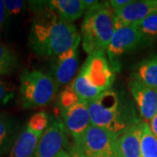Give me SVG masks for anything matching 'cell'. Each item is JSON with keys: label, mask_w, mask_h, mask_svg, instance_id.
Masks as SVG:
<instances>
[{"label": "cell", "mask_w": 157, "mask_h": 157, "mask_svg": "<svg viewBox=\"0 0 157 157\" xmlns=\"http://www.w3.org/2000/svg\"><path fill=\"white\" fill-rule=\"evenodd\" d=\"M33 18L29 34V45L41 58H50L68 51L79 34L73 23L64 20L49 1H29Z\"/></svg>", "instance_id": "6da1fadb"}, {"label": "cell", "mask_w": 157, "mask_h": 157, "mask_svg": "<svg viewBox=\"0 0 157 157\" xmlns=\"http://www.w3.org/2000/svg\"><path fill=\"white\" fill-rule=\"evenodd\" d=\"M135 107V101L125 92L111 88L88 102L91 123L119 138L131 127L142 121Z\"/></svg>", "instance_id": "7a4b0ae2"}, {"label": "cell", "mask_w": 157, "mask_h": 157, "mask_svg": "<svg viewBox=\"0 0 157 157\" xmlns=\"http://www.w3.org/2000/svg\"><path fill=\"white\" fill-rule=\"evenodd\" d=\"M115 29V13L108 1L90 7L85 12L80 28L83 50L88 55L106 52Z\"/></svg>", "instance_id": "3957f363"}, {"label": "cell", "mask_w": 157, "mask_h": 157, "mask_svg": "<svg viewBox=\"0 0 157 157\" xmlns=\"http://www.w3.org/2000/svg\"><path fill=\"white\" fill-rule=\"evenodd\" d=\"M114 79L106 52H97L88 55L70 86L81 101L90 102L111 89Z\"/></svg>", "instance_id": "277c9868"}, {"label": "cell", "mask_w": 157, "mask_h": 157, "mask_svg": "<svg viewBox=\"0 0 157 157\" xmlns=\"http://www.w3.org/2000/svg\"><path fill=\"white\" fill-rule=\"evenodd\" d=\"M19 79V101L24 109L45 107L54 100L58 83L51 74L37 69H26Z\"/></svg>", "instance_id": "5b68a950"}, {"label": "cell", "mask_w": 157, "mask_h": 157, "mask_svg": "<svg viewBox=\"0 0 157 157\" xmlns=\"http://www.w3.org/2000/svg\"><path fill=\"white\" fill-rule=\"evenodd\" d=\"M149 45L151 43L142 35L135 25L115 29L106 52L113 71L115 73L121 71V61L124 56Z\"/></svg>", "instance_id": "8992f818"}, {"label": "cell", "mask_w": 157, "mask_h": 157, "mask_svg": "<svg viewBox=\"0 0 157 157\" xmlns=\"http://www.w3.org/2000/svg\"><path fill=\"white\" fill-rule=\"evenodd\" d=\"M118 137L106 129L91 125L73 147L86 157H119Z\"/></svg>", "instance_id": "52a82bcc"}, {"label": "cell", "mask_w": 157, "mask_h": 157, "mask_svg": "<svg viewBox=\"0 0 157 157\" xmlns=\"http://www.w3.org/2000/svg\"><path fill=\"white\" fill-rule=\"evenodd\" d=\"M67 133L61 117L51 118L47 128L39 138L33 157H56L67 143Z\"/></svg>", "instance_id": "ba28073f"}, {"label": "cell", "mask_w": 157, "mask_h": 157, "mask_svg": "<svg viewBox=\"0 0 157 157\" xmlns=\"http://www.w3.org/2000/svg\"><path fill=\"white\" fill-rule=\"evenodd\" d=\"M81 42L80 34L74 45L67 52L52 59L51 76L58 85H67L73 82L78 66V45Z\"/></svg>", "instance_id": "9c48e42d"}, {"label": "cell", "mask_w": 157, "mask_h": 157, "mask_svg": "<svg viewBox=\"0 0 157 157\" xmlns=\"http://www.w3.org/2000/svg\"><path fill=\"white\" fill-rule=\"evenodd\" d=\"M129 90L142 121L149 122L157 115V88L148 86L140 81L131 78Z\"/></svg>", "instance_id": "30bf717a"}, {"label": "cell", "mask_w": 157, "mask_h": 157, "mask_svg": "<svg viewBox=\"0 0 157 157\" xmlns=\"http://www.w3.org/2000/svg\"><path fill=\"white\" fill-rule=\"evenodd\" d=\"M60 115L67 131L73 137V144L78 143L92 125L88 102L80 101Z\"/></svg>", "instance_id": "8fae6325"}, {"label": "cell", "mask_w": 157, "mask_h": 157, "mask_svg": "<svg viewBox=\"0 0 157 157\" xmlns=\"http://www.w3.org/2000/svg\"><path fill=\"white\" fill-rule=\"evenodd\" d=\"M157 13V0L135 1L115 14V28L134 25Z\"/></svg>", "instance_id": "7c38bea8"}, {"label": "cell", "mask_w": 157, "mask_h": 157, "mask_svg": "<svg viewBox=\"0 0 157 157\" xmlns=\"http://www.w3.org/2000/svg\"><path fill=\"white\" fill-rule=\"evenodd\" d=\"M144 121L131 127L118 138L117 148L119 157H142L140 138Z\"/></svg>", "instance_id": "4fadbf2b"}, {"label": "cell", "mask_w": 157, "mask_h": 157, "mask_svg": "<svg viewBox=\"0 0 157 157\" xmlns=\"http://www.w3.org/2000/svg\"><path fill=\"white\" fill-rule=\"evenodd\" d=\"M42 134L35 133L25 125L17 134L8 157H33Z\"/></svg>", "instance_id": "5bb4252c"}, {"label": "cell", "mask_w": 157, "mask_h": 157, "mask_svg": "<svg viewBox=\"0 0 157 157\" xmlns=\"http://www.w3.org/2000/svg\"><path fill=\"white\" fill-rule=\"evenodd\" d=\"M131 78L157 88V53L143 59L135 66Z\"/></svg>", "instance_id": "9a60e30c"}, {"label": "cell", "mask_w": 157, "mask_h": 157, "mask_svg": "<svg viewBox=\"0 0 157 157\" xmlns=\"http://www.w3.org/2000/svg\"><path fill=\"white\" fill-rule=\"evenodd\" d=\"M51 6L68 23H73L86 11L84 0H51Z\"/></svg>", "instance_id": "2e32d148"}, {"label": "cell", "mask_w": 157, "mask_h": 157, "mask_svg": "<svg viewBox=\"0 0 157 157\" xmlns=\"http://www.w3.org/2000/svg\"><path fill=\"white\" fill-rule=\"evenodd\" d=\"M17 134L14 120L0 113V155L10 151Z\"/></svg>", "instance_id": "e0dca14e"}, {"label": "cell", "mask_w": 157, "mask_h": 157, "mask_svg": "<svg viewBox=\"0 0 157 157\" xmlns=\"http://www.w3.org/2000/svg\"><path fill=\"white\" fill-rule=\"evenodd\" d=\"M140 149L142 157H157V138L147 122L143 123Z\"/></svg>", "instance_id": "ac0fdd59"}, {"label": "cell", "mask_w": 157, "mask_h": 157, "mask_svg": "<svg viewBox=\"0 0 157 157\" xmlns=\"http://www.w3.org/2000/svg\"><path fill=\"white\" fill-rule=\"evenodd\" d=\"M18 67L17 54L7 45L0 42V75L13 73Z\"/></svg>", "instance_id": "d6986e66"}, {"label": "cell", "mask_w": 157, "mask_h": 157, "mask_svg": "<svg viewBox=\"0 0 157 157\" xmlns=\"http://www.w3.org/2000/svg\"><path fill=\"white\" fill-rule=\"evenodd\" d=\"M81 101L75 92L69 86L61 91L57 99V106L60 113L73 107Z\"/></svg>", "instance_id": "ffe728a7"}, {"label": "cell", "mask_w": 157, "mask_h": 157, "mask_svg": "<svg viewBox=\"0 0 157 157\" xmlns=\"http://www.w3.org/2000/svg\"><path fill=\"white\" fill-rule=\"evenodd\" d=\"M135 25L151 44L157 39V13L148 16Z\"/></svg>", "instance_id": "44dd1931"}, {"label": "cell", "mask_w": 157, "mask_h": 157, "mask_svg": "<svg viewBox=\"0 0 157 157\" xmlns=\"http://www.w3.org/2000/svg\"><path fill=\"white\" fill-rule=\"evenodd\" d=\"M51 118L45 112H39L33 114L26 123L27 128L35 133L43 134L50 123Z\"/></svg>", "instance_id": "7402d4cb"}, {"label": "cell", "mask_w": 157, "mask_h": 157, "mask_svg": "<svg viewBox=\"0 0 157 157\" xmlns=\"http://www.w3.org/2000/svg\"><path fill=\"white\" fill-rule=\"evenodd\" d=\"M6 18L12 17L21 14L25 9V2L21 0H6Z\"/></svg>", "instance_id": "603a6c76"}, {"label": "cell", "mask_w": 157, "mask_h": 157, "mask_svg": "<svg viewBox=\"0 0 157 157\" xmlns=\"http://www.w3.org/2000/svg\"><path fill=\"white\" fill-rule=\"evenodd\" d=\"M15 86L0 78V106L5 105L14 96Z\"/></svg>", "instance_id": "cb8c5ba5"}, {"label": "cell", "mask_w": 157, "mask_h": 157, "mask_svg": "<svg viewBox=\"0 0 157 157\" xmlns=\"http://www.w3.org/2000/svg\"><path fill=\"white\" fill-rule=\"evenodd\" d=\"M132 2H133V0H110V1H108V4L111 6L113 11H114V13L116 14L117 12L121 11Z\"/></svg>", "instance_id": "d4e9b609"}, {"label": "cell", "mask_w": 157, "mask_h": 157, "mask_svg": "<svg viewBox=\"0 0 157 157\" xmlns=\"http://www.w3.org/2000/svg\"><path fill=\"white\" fill-rule=\"evenodd\" d=\"M6 19V5H5V1L4 0H0V33L2 31V29L4 27L5 21Z\"/></svg>", "instance_id": "484cf974"}, {"label": "cell", "mask_w": 157, "mask_h": 157, "mask_svg": "<svg viewBox=\"0 0 157 157\" xmlns=\"http://www.w3.org/2000/svg\"><path fill=\"white\" fill-rule=\"evenodd\" d=\"M148 125L151 128L152 132L154 133V135L156 136L157 138V115L152 119L151 121L148 122Z\"/></svg>", "instance_id": "4316f807"}, {"label": "cell", "mask_w": 157, "mask_h": 157, "mask_svg": "<svg viewBox=\"0 0 157 157\" xmlns=\"http://www.w3.org/2000/svg\"><path fill=\"white\" fill-rule=\"evenodd\" d=\"M70 155L73 157H86L83 155H81L80 153H78L76 149H74L73 147H71V152H70Z\"/></svg>", "instance_id": "83f0119b"}, {"label": "cell", "mask_w": 157, "mask_h": 157, "mask_svg": "<svg viewBox=\"0 0 157 157\" xmlns=\"http://www.w3.org/2000/svg\"><path fill=\"white\" fill-rule=\"evenodd\" d=\"M56 157H73L71 155H70V153H68L66 150H61V151L59 153V155H57Z\"/></svg>", "instance_id": "f1b7e54d"}]
</instances>
